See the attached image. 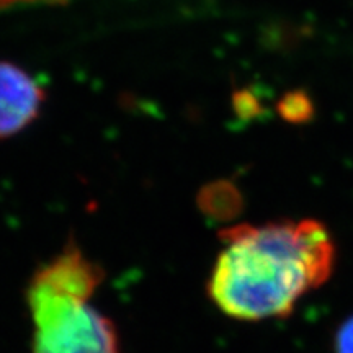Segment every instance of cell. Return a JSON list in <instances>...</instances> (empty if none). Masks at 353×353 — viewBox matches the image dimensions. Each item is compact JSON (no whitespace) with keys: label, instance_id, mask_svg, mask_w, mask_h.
<instances>
[{"label":"cell","instance_id":"3957f363","mask_svg":"<svg viewBox=\"0 0 353 353\" xmlns=\"http://www.w3.org/2000/svg\"><path fill=\"white\" fill-rule=\"evenodd\" d=\"M44 90L25 69L0 61V138H10L37 120Z\"/></svg>","mask_w":353,"mask_h":353},{"label":"cell","instance_id":"5b68a950","mask_svg":"<svg viewBox=\"0 0 353 353\" xmlns=\"http://www.w3.org/2000/svg\"><path fill=\"white\" fill-rule=\"evenodd\" d=\"M33 2H43V0H0V10L7 7L21 6V3H33Z\"/></svg>","mask_w":353,"mask_h":353},{"label":"cell","instance_id":"277c9868","mask_svg":"<svg viewBox=\"0 0 353 353\" xmlns=\"http://www.w3.org/2000/svg\"><path fill=\"white\" fill-rule=\"evenodd\" d=\"M335 353H353V316L348 317L337 330Z\"/></svg>","mask_w":353,"mask_h":353},{"label":"cell","instance_id":"7a4b0ae2","mask_svg":"<svg viewBox=\"0 0 353 353\" xmlns=\"http://www.w3.org/2000/svg\"><path fill=\"white\" fill-rule=\"evenodd\" d=\"M103 270L70 245L34 273L26 291L33 353H121L113 322L90 304Z\"/></svg>","mask_w":353,"mask_h":353},{"label":"cell","instance_id":"6da1fadb","mask_svg":"<svg viewBox=\"0 0 353 353\" xmlns=\"http://www.w3.org/2000/svg\"><path fill=\"white\" fill-rule=\"evenodd\" d=\"M211 270V301L226 316L263 321L288 316L311 290L329 280L335 245L319 221L241 224L221 234Z\"/></svg>","mask_w":353,"mask_h":353}]
</instances>
